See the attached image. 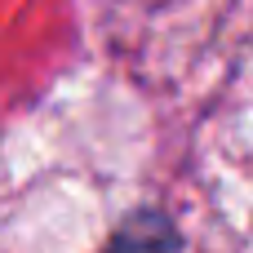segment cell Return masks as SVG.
<instances>
[{
  "mask_svg": "<svg viewBox=\"0 0 253 253\" xmlns=\"http://www.w3.org/2000/svg\"><path fill=\"white\" fill-rule=\"evenodd\" d=\"M107 253H178V231L160 213H138L129 227H120Z\"/></svg>",
  "mask_w": 253,
  "mask_h": 253,
  "instance_id": "obj_1",
  "label": "cell"
}]
</instances>
